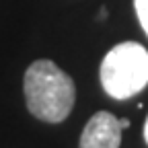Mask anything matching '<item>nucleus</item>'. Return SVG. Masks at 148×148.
Listing matches in <instances>:
<instances>
[{"instance_id":"f257e3e1","label":"nucleus","mask_w":148,"mask_h":148,"mask_svg":"<svg viewBox=\"0 0 148 148\" xmlns=\"http://www.w3.org/2000/svg\"><path fill=\"white\" fill-rule=\"evenodd\" d=\"M29 113L47 123L64 121L76 103V86L64 70L51 60H35L23 80Z\"/></svg>"},{"instance_id":"f03ea898","label":"nucleus","mask_w":148,"mask_h":148,"mask_svg":"<svg viewBox=\"0 0 148 148\" xmlns=\"http://www.w3.org/2000/svg\"><path fill=\"white\" fill-rule=\"evenodd\" d=\"M99 78L111 99L125 101L136 97L148 84V49L138 41L113 45L101 62Z\"/></svg>"},{"instance_id":"7ed1b4c3","label":"nucleus","mask_w":148,"mask_h":148,"mask_svg":"<svg viewBox=\"0 0 148 148\" xmlns=\"http://www.w3.org/2000/svg\"><path fill=\"white\" fill-rule=\"evenodd\" d=\"M121 132V119H117L109 111H97L86 121L78 148H119Z\"/></svg>"},{"instance_id":"20e7f679","label":"nucleus","mask_w":148,"mask_h":148,"mask_svg":"<svg viewBox=\"0 0 148 148\" xmlns=\"http://www.w3.org/2000/svg\"><path fill=\"white\" fill-rule=\"evenodd\" d=\"M134 8H136L138 21H140L144 33L148 35V0H134Z\"/></svg>"},{"instance_id":"39448f33","label":"nucleus","mask_w":148,"mask_h":148,"mask_svg":"<svg viewBox=\"0 0 148 148\" xmlns=\"http://www.w3.org/2000/svg\"><path fill=\"white\" fill-rule=\"evenodd\" d=\"M144 140H146V144H148V117H146V121H144Z\"/></svg>"},{"instance_id":"423d86ee","label":"nucleus","mask_w":148,"mask_h":148,"mask_svg":"<svg viewBox=\"0 0 148 148\" xmlns=\"http://www.w3.org/2000/svg\"><path fill=\"white\" fill-rule=\"evenodd\" d=\"M121 127H123V130L130 127V119H121Z\"/></svg>"}]
</instances>
